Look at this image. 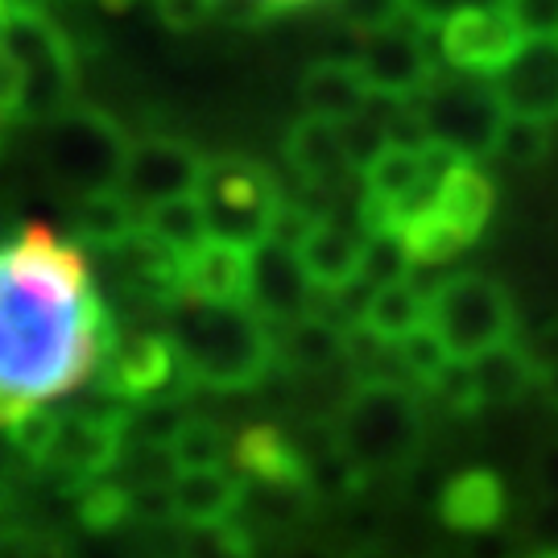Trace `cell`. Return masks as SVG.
Segmentation results:
<instances>
[{
	"instance_id": "obj_1",
	"label": "cell",
	"mask_w": 558,
	"mask_h": 558,
	"mask_svg": "<svg viewBox=\"0 0 558 558\" xmlns=\"http://www.w3.org/2000/svg\"><path fill=\"white\" fill-rule=\"evenodd\" d=\"M117 348L87 257L46 223H25L0 260V410L4 426L80 393Z\"/></svg>"
},
{
	"instance_id": "obj_2",
	"label": "cell",
	"mask_w": 558,
	"mask_h": 558,
	"mask_svg": "<svg viewBox=\"0 0 558 558\" xmlns=\"http://www.w3.org/2000/svg\"><path fill=\"white\" fill-rule=\"evenodd\" d=\"M170 339L182 368L211 389H253L278 364V339L253 302L182 299L170 306Z\"/></svg>"
},
{
	"instance_id": "obj_3",
	"label": "cell",
	"mask_w": 558,
	"mask_h": 558,
	"mask_svg": "<svg viewBox=\"0 0 558 558\" xmlns=\"http://www.w3.org/2000/svg\"><path fill=\"white\" fill-rule=\"evenodd\" d=\"M75 54L71 41L41 4L4 0V96L9 120H50L71 108Z\"/></svg>"
},
{
	"instance_id": "obj_4",
	"label": "cell",
	"mask_w": 558,
	"mask_h": 558,
	"mask_svg": "<svg viewBox=\"0 0 558 558\" xmlns=\"http://www.w3.org/2000/svg\"><path fill=\"white\" fill-rule=\"evenodd\" d=\"M422 435L418 398L398 380H360L339 405L336 439L368 476L410 468L422 451Z\"/></svg>"
},
{
	"instance_id": "obj_5",
	"label": "cell",
	"mask_w": 558,
	"mask_h": 558,
	"mask_svg": "<svg viewBox=\"0 0 558 558\" xmlns=\"http://www.w3.org/2000/svg\"><path fill=\"white\" fill-rule=\"evenodd\" d=\"M129 149H133V141L124 137L117 120L100 108H80V104L46 120V133H41L46 174L75 195L120 186Z\"/></svg>"
},
{
	"instance_id": "obj_6",
	"label": "cell",
	"mask_w": 558,
	"mask_h": 558,
	"mask_svg": "<svg viewBox=\"0 0 558 558\" xmlns=\"http://www.w3.org/2000/svg\"><path fill=\"white\" fill-rule=\"evenodd\" d=\"M430 323L456 360H476L509 343L518 331V306L500 281L484 274H451L430 294Z\"/></svg>"
},
{
	"instance_id": "obj_7",
	"label": "cell",
	"mask_w": 558,
	"mask_h": 558,
	"mask_svg": "<svg viewBox=\"0 0 558 558\" xmlns=\"http://www.w3.org/2000/svg\"><path fill=\"white\" fill-rule=\"evenodd\" d=\"M203 207H207V228L216 240L257 248L274 236V220L281 211L278 179L248 158H216L203 179Z\"/></svg>"
},
{
	"instance_id": "obj_8",
	"label": "cell",
	"mask_w": 558,
	"mask_h": 558,
	"mask_svg": "<svg viewBox=\"0 0 558 558\" xmlns=\"http://www.w3.org/2000/svg\"><path fill=\"white\" fill-rule=\"evenodd\" d=\"M418 108L430 124V137L472 161L484 154H497L500 124L509 117L497 87L468 80V71H459V75L439 71L435 83L418 96Z\"/></svg>"
},
{
	"instance_id": "obj_9",
	"label": "cell",
	"mask_w": 558,
	"mask_h": 558,
	"mask_svg": "<svg viewBox=\"0 0 558 558\" xmlns=\"http://www.w3.org/2000/svg\"><path fill=\"white\" fill-rule=\"evenodd\" d=\"M435 29L422 17L405 13L398 25L364 34V54L360 71L373 92L393 96V100H418L422 92L435 83L439 62H435Z\"/></svg>"
},
{
	"instance_id": "obj_10",
	"label": "cell",
	"mask_w": 558,
	"mask_h": 558,
	"mask_svg": "<svg viewBox=\"0 0 558 558\" xmlns=\"http://www.w3.org/2000/svg\"><path fill=\"white\" fill-rule=\"evenodd\" d=\"M104 389H112L129 401H149V398H166V401H182L191 385L199 380L182 368L179 348L170 331L158 336V331H141V336L117 339L112 356L104 360V368L96 373Z\"/></svg>"
},
{
	"instance_id": "obj_11",
	"label": "cell",
	"mask_w": 558,
	"mask_h": 558,
	"mask_svg": "<svg viewBox=\"0 0 558 558\" xmlns=\"http://www.w3.org/2000/svg\"><path fill=\"white\" fill-rule=\"evenodd\" d=\"M525 46V29H521L509 9L488 4V9H468L456 13L451 21H442L439 29V50L442 59L456 71L468 75H500L509 62L521 54Z\"/></svg>"
},
{
	"instance_id": "obj_12",
	"label": "cell",
	"mask_w": 558,
	"mask_h": 558,
	"mask_svg": "<svg viewBox=\"0 0 558 558\" xmlns=\"http://www.w3.org/2000/svg\"><path fill=\"white\" fill-rule=\"evenodd\" d=\"M207 166L186 141L174 137H149L137 141L129 149L124 161V174H120V191L141 207H154V203L179 199V195H199L203 179H207Z\"/></svg>"
},
{
	"instance_id": "obj_13",
	"label": "cell",
	"mask_w": 558,
	"mask_h": 558,
	"mask_svg": "<svg viewBox=\"0 0 558 558\" xmlns=\"http://www.w3.org/2000/svg\"><path fill=\"white\" fill-rule=\"evenodd\" d=\"M124 442H129L124 439V426L92 418V414H83V410L71 405L59 422V439L50 447L46 468L66 480V488L80 493L83 484L108 476L117 468L120 456H124Z\"/></svg>"
},
{
	"instance_id": "obj_14",
	"label": "cell",
	"mask_w": 558,
	"mask_h": 558,
	"mask_svg": "<svg viewBox=\"0 0 558 558\" xmlns=\"http://www.w3.org/2000/svg\"><path fill=\"white\" fill-rule=\"evenodd\" d=\"M315 299L319 286L306 274L299 248L281 240H265L253 248V311L260 319L294 323L315 311Z\"/></svg>"
},
{
	"instance_id": "obj_15",
	"label": "cell",
	"mask_w": 558,
	"mask_h": 558,
	"mask_svg": "<svg viewBox=\"0 0 558 558\" xmlns=\"http://www.w3.org/2000/svg\"><path fill=\"white\" fill-rule=\"evenodd\" d=\"M500 104L518 117L558 120V38H530L500 75H493Z\"/></svg>"
},
{
	"instance_id": "obj_16",
	"label": "cell",
	"mask_w": 558,
	"mask_h": 558,
	"mask_svg": "<svg viewBox=\"0 0 558 558\" xmlns=\"http://www.w3.org/2000/svg\"><path fill=\"white\" fill-rule=\"evenodd\" d=\"M112 253L120 257V274L129 281V290H137L141 299L158 302V306H174L186 299V257L161 236H154L145 223Z\"/></svg>"
},
{
	"instance_id": "obj_17",
	"label": "cell",
	"mask_w": 558,
	"mask_h": 558,
	"mask_svg": "<svg viewBox=\"0 0 558 558\" xmlns=\"http://www.w3.org/2000/svg\"><path fill=\"white\" fill-rule=\"evenodd\" d=\"M186 299L253 302V248L228 240H203L186 257Z\"/></svg>"
},
{
	"instance_id": "obj_18",
	"label": "cell",
	"mask_w": 558,
	"mask_h": 558,
	"mask_svg": "<svg viewBox=\"0 0 558 558\" xmlns=\"http://www.w3.org/2000/svg\"><path fill=\"white\" fill-rule=\"evenodd\" d=\"M248 480L228 468H195L174 476V521L182 525H216L232 521L244 509Z\"/></svg>"
},
{
	"instance_id": "obj_19",
	"label": "cell",
	"mask_w": 558,
	"mask_h": 558,
	"mask_svg": "<svg viewBox=\"0 0 558 558\" xmlns=\"http://www.w3.org/2000/svg\"><path fill=\"white\" fill-rule=\"evenodd\" d=\"M232 468L253 484H306V451L278 426H248L232 447Z\"/></svg>"
},
{
	"instance_id": "obj_20",
	"label": "cell",
	"mask_w": 558,
	"mask_h": 558,
	"mask_svg": "<svg viewBox=\"0 0 558 558\" xmlns=\"http://www.w3.org/2000/svg\"><path fill=\"white\" fill-rule=\"evenodd\" d=\"M364 232L348 228L339 220H323L306 232V240L299 244V257L306 265L311 281L319 290H343L360 278V265H364Z\"/></svg>"
},
{
	"instance_id": "obj_21",
	"label": "cell",
	"mask_w": 558,
	"mask_h": 558,
	"mask_svg": "<svg viewBox=\"0 0 558 558\" xmlns=\"http://www.w3.org/2000/svg\"><path fill=\"white\" fill-rule=\"evenodd\" d=\"M286 161L302 182L311 186H336L343 174H352V161L343 149V133L336 120L306 117L299 124H290L286 133Z\"/></svg>"
},
{
	"instance_id": "obj_22",
	"label": "cell",
	"mask_w": 558,
	"mask_h": 558,
	"mask_svg": "<svg viewBox=\"0 0 558 558\" xmlns=\"http://www.w3.org/2000/svg\"><path fill=\"white\" fill-rule=\"evenodd\" d=\"M493 203H497V191H493L488 174H484L472 158H463L456 170L442 179V186L435 191V199L426 203V207H430L447 228H456L468 244H476V236L488 228V220H493Z\"/></svg>"
},
{
	"instance_id": "obj_23",
	"label": "cell",
	"mask_w": 558,
	"mask_h": 558,
	"mask_svg": "<svg viewBox=\"0 0 558 558\" xmlns=\"http://www.w3.org/2000/svg\"><path fill=\"white\" fill-rule=\"evenodd\" d=\"M368 100H373V87L364 80L360 62L323 59V62H315V66L306 71V80H302V108H306L311 117L343 124V120L360 117V112L368 108Z\"/></svg>"
},
{
	"instance_id": "obj_24",
	"label": "cell",
	"mask_w": 558,
	"mask_h": 558,
	"mask_svg": "<svg viewBox=\"0 0 558 558\" xmlns=\"http://www.w3.org/2000/svg\"><path fill=\"white\" fill-rule=\"evenodd\" d=\"M439 513L459 534H493L505 518V484L497 472H484V468L459 472L442 488Z\"/></svg>"
},
{
	"instance_id": "obj_25",
	"label": "cell",
	"mask_w": 558,
	"mask_h": 558,
	"mask_svg": "<svg viewBox=\"0 0 558 558\" xmlns=\"http://www.w3.org/2000/svg\"><path fill=\"white\" fill-rule=\"evenodd\" d=\"M343 356H348V331L331 319L311 311L294 323H281L278 364L286 373H327Z\"/></svg>"
},
{
	"instance_id": "obj_26",
	"label": "cell",
	"mask_w": 558,
	"mask_h": 558,
	"mask_svg": "<svg viewBox=\"0 0 558 558\" xmlns=\"http://www.w3.org/2000/svg\"><path fill=\"white\" fill-rule=\"evenodd\" d=\"M472 368H476L484 405H513V401L525 398L534 385H542L538 360L530 352V343H518V339H509V343H500L493 352L476 356Z\"/></svg>"
},
{
	"instance_id": "obj_27",
	"label": "cell",
	"mask_w": 558,
	"mask_h": 558,
	"mask_svg": "<svg viewBox=\"0 0 558 558\" xmlns=\"http://www.w3.org/2000/svg\"><path fill=\"white\" fill-rule=\"evenodd\" d=\"M137 207L141 203L129 199L120 186L80 195V207H75L80 240L83 244H92V248H120V244L141 228Z\"/></svg>"
},
{
	"instance_id": "obj_28",
	"label": "cell",
	"mask_w": 558,
	"mask_h": 558,
	"mask_svg": "<svg viewBox=\"0 0 558 558\" xmlns=\"http://www.w3.org/2000/svg\"><path fill=\"white\" fill-rule=\"evenodd\" d=\"M426 323H430V294L418 290L410 278L373 290L368 311H364V327L377 331L380 339H389V343H401Z\"/></svg>"
},
{
	"instance_id": "obj_29",
	"label": "cell",
	"mask_w": 558,
	"mask_h": 558,
	"mask_svg": "<svg viewBox=\"0 0 558 558\" xmlns=\"http://www.w3.org/2000/svg\"><path fill=\"white\" fill-rule=\"evenodd\" d=\"M145 228H149L154 236L166 240L170 248H179L182 257H191L203 240H211L203 195H179V199L145 207Z\"/></svg>"
},
{
	"instance_id": "obj_30",
	"label": "cell",
	"mask_w": 558,
	"mask_h": 558,
	"mask_svg": "<svg viewBox=\"0 0 558 558\" xmlns=\"http://www.w3.org/2000/svg\"><path fill=\"white\" fill-rule=\"evenodd\" d=\"M75 513L92 534H112L117 525L133 518V488H124L117 480H92L83 484L75 497Z\"/></svg>"
},
{
	"instance_id": "obj_31",
	"label": "cell",
	"mask_w": 558,
	"mask_h": 558,
	"mask_svg": "<svg viewBox=\"0 0 558 558\" xmlns=\"http://www.w3.org/2000/svg\"><path fill=\"white\" fill-rule=\"evenodd\" d=\"M311 505H315L311 484H257L244 497V509H253L265 530H290V525H299Z\"/></svg>"
},
{
	"instance_id": "obj_32",
	"label": "cell",
	"mask_w": 558,
	"mask_h": 558,
	"mask_svg": "<svg viewBox=\"0 0 558 558\" xmlns=\"http://www.w3.org/2000/svg\"><path fill=\"white\" fill-rule=\"evenodd\" d=\"M236 442L223 435L216 422L191 418L179 430V439L170 442V456L179 463V472H195V468H223L232 459Z\"/></svg>"
},
{
	"instance_id": "obj_33",
	"label": "cell",
	"mask_w": 558,
	"mask_h": 558,
	"mask_svg": "<svg viewBox=\"0 0 558 558\" xmlns=\"http://www.w3.org/2000/svg\"><path fill=\"white\" fill-rule=\"evenodd\" d=\"M186 410L182 401H166V398H149V401H133L129 410V426H124V439L129 442H145V447H170L179 439V430L186 426Z\"/></svg>"
},
{
	"instance_id": "obj_34",
	"label": "cell",
	"mask_w": 558,
	"mask_h": 558,
	"mask_svg": "<svg viewBox=\"0 0 558 558\" xmlns=\"http://www.w3.org/2000/svg\"><path fill=\"white\" fill-rule=\"evenodd\" d=\"M414 253L401 232H380V236L364 240V265H360V281H368L373 290L380 286H393V281H405L414 274Z\"/></svg>"
},
{
	"instance_id": "obj_35",
	"label": "cell",
	"mask_w": 558,
	"mask_h": 558,
	"mask_svg": "<svg viewBox=\"0 0 558 558\" xmlns=\"http://www.w3.org/2000/svg\"><path fill=\"white\" fill-rule=\"evenodd\" d=\"M398 356H401V373L418 380L422 389H430V385L447 373V364L456 360L451 356V348H447V339L435 331V323H426V327H418L414 336L401 339Z\"/></svg>"
},
{
	"instance_id": "obj_36",
	"label": "cell",
	"mask_w": 558,
	"mask_h": 558,
	"mask_svg": "<svg viewBox=\"0 0 558 558\" xmlns=\"http://www.w3.org/2000/svg\"><path fill=\"white\" fill-rule=\"evenodd\" d=\"M550 120L538 117H518L509 112L505 124H500V137H497V154L513 166H538L550 154Z\"/></svg>"
},
{
	"instance_id": "obj_37",
	"label": "cell",
	"mask_w": 558,
	"mask_h": 558,
	"mask_svg": "<svg viewBox=\"0 0 558 558\" xmlns=\"http://www.w3.org/2000/svg\"><path fill=\"white\" fill-rule=\"evenodd\" d=\"M186 558H253V538L236 518L195 525L186 542Z\"/></svg>"
},
{
	"instance_id": "obj_38",
	"label": "cell",
	"mask_w": 558,
	"mask_h": 558,
	"mask_svg": "<svg viewBox=\"0 0 558 558\" xmlns=\"http://www.w3.org/2000/svg\"><path fill=\"white\" fill-rule=\"evenodd\" d=\"M59 422H62V414L38 405V410H29L25 418H17L13 426H9V439H13V447H17L34 468H46L50 447H54V439H59Z\"/></svg>"
},
{
	"instance_id": "obj_39",
	"label": "cell",
	"mask_w": 558,
	"mask_h": 558,
	"mask_svg": "<svg viewBox=\"0 0 558 558\" xmlns=\"http://www.w3.org/2000/svg\"><path fill=\"white\" fill-rule=\"evenodd\" d=\"M339 133H343V149H348V161H352V170L364 174L373 161L389 149V133H385V120L373 117L368 108L360 112V117L343 120L339 124Z\"/></svg>"
},
{
	"instance_id": "obj_40",
	"label": "cell",
	"mask_w": 558,
	"mask_h": 558,
	"mask_svg": "<svg viewBox=\"0 0 558 558\" xmlns=\"http://www.w3.org/2000/svg\"><path fill=\"white\" fill-rule=\"evenodd\" d=\"M426 393H435V401H439L442 410H451V414H476V410H484L472 360H451L447 373H442Z\"/></svg>"
},
{
	"instance_id": "obj_41",
	"label": "cell",
	"mask_w": 558,
	"mask_h": 558,
	"mask_svg": "<svg viewBox=\"0 0 558 558\" xmlns=\"http://www.w3.org/2000/svg\"><path fill=\"white\" fill-rule=\"evenodd\" d=\"M405 13H410V0H336L339 25L360 29V34L389 29V25H398Z\"/></svg>"
},
{
	"instance_id": "obj_42",
	"label": "cell",
	"mask_w": 558,
	"mask_h": 558,
	"mask_svg": "<svg viewBox=\"0 0 558 558\" xmlns=\"http://www.w3.org/2000/svg\"><path fill=\"white\" fill-rule=\"evenodd\" d=\"M525 38H558V0H505Z\"/></svg>"
},
{
	"instance_id": "obj_43",
	"label": "cell",
	"mask_w": 558,
	"mask_h": 558,
	"mask_svg": "<svg viewBox=\"0 0 558 558\" xmlns=\"http://www.w3.org/2000/svg\"><path fill=\"white\" fill-rule=\"evenodd\" d=\"M278 9H286V4H278V0H211V17L232 25V29H257Z\"/></svg>"
},
{
	"instance_id": "obj_44",
	"label": "cell",
	"mask_w": 558,
	"mask_h": 558,
	"mask_svg": "<svg viewBox=\"0 0 558 558\" xmlns=\"http://www.w3.org/2000/svg\"><path fill=\"white\" fill-rule=\"evenodd\" d=\"M174 518V480L166 484H137L133 488V521H145V525H158V521Z\"/></svg>"
},
{
	"instance_id": "obj_45",
	"label": "cell",
	"mask_w": 558,
	"mask_h": 558,
	"mask_svg": "<svg viewBox=\"0 0 558 558\" xmlns=\"http://www.w3.org/2000/svg\"><path fill=\"white\" fill-rule=\"evenodd\" d=\"M154 9L170 29H195L211 17V0H154Z\"/></svg>"
},
{
	"instance_id": "obj_46",
	"label": "cell",
	"mask_w": 558,
	"mask_h": 558,
	"mask_svg": "<svg viewBox=\"0 0 558 558\" xmlns=\"http://www.w3.org/2000/svg\"><path fill=\"white\" fill-rule=\"evenodd\" d=\"M488 4H505V0H410V13L422 17L426 25H439L451 21L456 13H468V9H488Z\"/></svg>"
},
{
	"instance_id": "obj_47",
	"label": "cell",
	"mask_w": 558,
	"mask_h": 558,
	"mask_svg": "<svg viewBox=\"0 0 558 558\" xmlns=\"http://www.w3.org/2000/svg\"><path fill=\"white\" fill-rule=\"evenodd\" d=\"M534 476H538V488L550 500H558V439H550L534 459Z\"/></svg>"
},
{
	"instance_id": "obj_48",
	"label": "cell",
	"mask_w": 558,
	"mask_h": 558,
	"mask_svg": "<svg viewBox=\"0 0 558 558\" xmlns=\"http://www.w3.org/2000/svg\"><path fill=\"white\" fill-rule=\"evenodd\" d=\"M542 393H546V401L558 410V364H550V368H542Z\"/></svg>"
},
{
	"instance_id": "obj_49",
	"label": "cell",
	"mask_w": 558,
	"mask_h": 558,
	"mask_svg": "<svg viewBox=\"0 0 558 558\" xmlns=\"http://www.w3.org/2000/svg\"><path fill=\"white\" fill-rule=\"evenodd\" d=\"M286 558H331V550H323V546H315V542H299Z\"/></svg>"
},
{
	"instance_id": "obj_50",
	"label": "cell",
	"mask_w": 558,
	"mask_h": 558,
	"mask_svg": "<svg viewBox=\"0 0 558 558\" xmlns=\"http://www.w3.org/2000/svg\"><path fill=\"white\" fill-rule=\"evenodd\" d=\"M108 9H124V4H133V0H104Z\"/></svg>"
},
{
	"instance_id": "obj_51",
	"label": "cell",
	"mask_w": 558,
	"mask_h": 558,
	"mask_svg": "<svg viewBox=\"0 0 558 558\" xmlns=\"http://www.w3.org/2000/svg\"><path fill=\"white\" fill-rule=\"evenodd\" d=\"M278 4H311V0H278Z\"/></svg>"
},
{
	"instance_id": "obj_52",
	"label": "cell",
	"mask_w": 558,
	"mask_h": 558,
	"mask_svg": "<svg viewBox=\"0 0 558 558\" xmlns=\"http://www.w3.org/2000/svg\"><path fill=\"white\" fill-rule=\"evenodd\" d=\"M542 558H558V555H542Z\"/></svg>"
}]
</instances>
